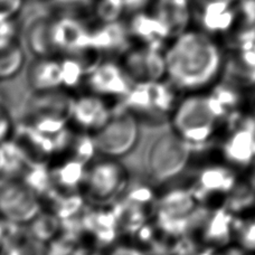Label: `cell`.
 Wrapping results in <instances>:
<instances>
[{
	"instance_id": "cell-1",
	"label": "cell",
	"mask_w": 255,
	"mask_h": 255,
	"mask_svg": "<svg viewBox=\"0 0 255 255\" xmlns=\"http://www.w3.org/2000/svg\"><path fill=\"white\" fill-rule=\"evenodd\" d=\"M166 80L178 92L207 91L222 77L225 57L220 45L204 30L188 29L165 48Z\"/></svg>"
},
{
	"instance_id": "cell-2",
	"label": "cell",
	"mask_w": 255,
	"mask_h": 255,
	"mask_svg": "<svg viewBox=\"0 0 255 255\" xmlns=\"http://www.w3.org/2000/svg\"><path fill=\"white\" fill-rule=\"evenodd\" d=\"M232 115L212 88L187 93L171 113V130L197 150L212 142L223 125L234 119Z\"/></svg>"
},
{
	"instance_id": "cell-3",
	"label": "cell",
	"mask_w": 255,
	"mask_h": 255,
	"mask_svg": "<svg viewBox=\"0 0 255 255\" xmlns=\"http://www.w3.org/2000/svg\"><path fill=\"white\" fill-rule=\"evenodd\" d=\"M177 91L167 80L133 83L122 99L124 109L136 119L151 121L156 125L170 122L171 113L177 104Z\"/></svg>"
},
{
	"instance_id": "cell-4",
	"label": "cell",
	"mask_w": 255,
	"mask_h": 255,
	"mask_svg": "<svg viewBox=\"0 0 255 255\" xmlns=\"http://www.w3.org/2000/svg\"><path fill=\"white\" fill-rule=\"evenodd\" d=\"M73 100L64 89L34 92L25 108L24 124L46 134L57 135L71 121Z\"/></svg>"
},
{
	"instance_id": "cell-5",
	"label": "cell",
	"mask_w": 255,
	"mask_h": 255,
	"mask_svg": "<svg viewBox=\"0 0 255 255\" xmlns=\"http://www.w3.org/2000/svg\"><path fill=\"white\" fill-rule=\"evenodd\" d=\"M194 150L172 130L158 136L150 148L147 165L150 176L158 183H165L176 178L183 172L193 157Z\"/></svg>"
},
{
	"instance_id": "cell-6",
	"label": "cell",
	"mask_w": 255,
	"mask_h": 255,
	"mask_svg": "<svg viewBox=\"0 0 255 255\" xmlns=\"http://www.w3.org/2000/svg\"><path fill=\"white\" fill-rule=\"evenodd\" d=\"M139 134V120L135 116L126 109L113 111L107 124L92 134L95 151L103 158H122L134 149Z\"/></svg>"
},
{
	"instance_id": "cell-7",
	"label": "cell",
	"mask_w": 255,
	"mask_h": 255,
	"mask_svg": "<svg viewBox=\"0 0 255 255\" xmlns=\"http://www.w3.org/2000/svg\"><path fill=\"white\" fill-rule=\"evenodd\" d=\"M42 212V198L19 177L0 185V218L17 226L29 225Z\"/></svg>"
},
{
	"instance_id": "cell-8",
	"label": "cell",
	"mask_w": 255,
	"mask_h": 255,
	"mask_svg": "<svg viewBox=\"0 0 255 255\" xmlns=\"http://www.w3.org/2000/svg\"><path fill=\"white\" fill-rule=\"evenodd\" d=\"M127 184L128 171L118 159L103 158L88 167L83 186L90 199L106 204L118 197Z\"/></svg>"
},
{
	"instance_id": "cell-9",
	"label": "cell",
	"mask_w": 255,
	"mask_h": 255,
	"mask_svg": "<svg viewBox=\"0 0 255 255\" xmlns=\"http://www.w3.org/2000/svg\"><path fill=\"white\" fill-rule=\"evenodd\" d=\"M223 160L239 170H248L255 163V117L236 116L230 122L221 144Z\"/></svg>"
},
{
	"instance_id": "cell-10",
	"label": "cell",
	"mask_w": 255,
	"mask_h": 255,
	"mask_svg": "<svg viewBox=\"0 0 255 255\" xmlns=\"http://www.w3.org/2000/svg\"><path fill=\"white\" fill-rule=\"evenodd\" d=\"M165 48L140 44L122 54L121 65L132 83L166 80Z\"/></svg>"
},
{
	"instance_id": "cell-11",
	"label": "cell",
	"mask_w": 255,
	"mask_h": 255,
	"mask_svg": "<svg viewBox=\"0 0 255 255\" xmlns=\"http://www.w3.org/2000/svg\"><path fill=\"white\" fill-rule=\"evenodd\" d=\"M240 180L239 169L224 160L213 162L200 169L191 189L200 202L206 204L208 199L215 197L225 198Z\"/></svg>"
},
{
	"instance_id": "cell-12",
	"label": "cell",
	"mask_w": 255,
	"mask_h": 255,
	"mask_svg": "<svg viewBox=\"0 0 255 255\" xmlns=\"http://www.w3.org/2000/svg\"><path fill=\"white\" fill-rule=\"evenodd\" d=\"M89 92L104 99H124L131 90L132 81L121 63L113 61L99 62L85 77Z\"/></svg>"
},
{
	"instance_id": "cell-13",
	"label": "cell",
	"mask_w": 255,
	"mask_h": 255,
	"mask_svg": "<svg viewBox=\"0 0 255 255\" xmlns=\"http://www.w3.org/2000/svg\"><path fill=\"white\" fill-rule=\"evenodd\" d=\"M53 36L60 55H79L93 51L91 47V29L75 17L56 18Z\"/></svg>"
},
{
	"instance_id": "cell-14",
	"label": "cell",
	"mask_w": 255,
	"mask_h": 255,
	"mask_svg": "<svg viewBox=\"0 0 255 255\" xmlns=\"http://www.w3.org/2000/svg\"><path fill=\"white\" fill-rule=\"evenodd\" d=\"M112 113L107 99L89 92L73 100L71 121L82 131L93 134L107 124Z\"/></svg>"
},
{
	"instance_id": "cell-15",
	"label": "cell",
	"mask_w": 255,
	"mask_h": 255,
	"mask_svg": "<svg viewBox=\"0 0 255 255\" xmlns=\"http://www.w3.org/2000/svg\"><path fill=\"white\" fill-rule=\"evenodd\" d=\"M194 16L202 30L208 34L225 33L231 26L241 0H190Z\"/></svg>"
},
{
	"instance_id": "cell-16",
	"label": "cell",
	"mask_w": 255,
	"mask_h": 255,
	"mask_svg": "<svg viewBox=\"0 0 255 255\" xmlns=\"http://www.w3.org/2000/svg\"><path fill=\"white\" fill-rule=\"evenodd\" d=\"M27 81L34 92L65 89L66 71L64 58L60 56L36 57L28 67Z\"/></svg>"
},
{
	"instance_id": "cell-17",
	"label": "cell",
	"mask_w": 255,
	"mask_h": 255,
	"mask_svg": "<svg viewBox=\"0 0 255 255\" xmlns=\"http://www.w3.org/2000/svg\"><path fill=\"white\" fill-rule=\"evenodd\" d=\"M236 220L238 216L224 205L212 208L199 230L200 243L211 249H221L234 243Z\"/></svg>"
},
{
	"instance_id": "cell-18",
	"label": "cell",
	"mask_w": 255,
	"mask_h": 255,
	"mask_svg": "<svg viewBox=\"0 0 255 255\" xmlns=\"http://www.w3.org/2000/svg\"><path fill=\"white\" fill-rule=\"evenodd\" d=\"M150 11L160 21L170 39L190 29L194 17L190 0H153Z\"/></svg>"
},
{
	"instance_id": "cell-19",
	"label": "cell",
	"mask_w": 255,
	"mask_h": 255,
	"mask_svg": "<svg viewBox=\"0 0 255 255\" xmlns=\"http://www.w3.org/2000/svg\"><path fill=\"white\" fill-rule=\"evenodd\" d=\"M55 19V17L49 15H37L27 22L24 46L35 57L60 56L53 36Z\"/></svg>"
},
{
	"instance_id": "cell-20",
	"label": "cell",
	"mask_w": 255,
	"mask_h": 255,
	"mask_svg": "<svg viewBox=\"0 0 255 255\" xmlns=\"http://www.w3.org/2000/svg\"><path fill=\"white\" fill-rule=\"evenodd\" d=\"M131 36L128 26L119 21L101 22L91 29V47L98 54H125L129 49Z\"/></svg>"
},
{
	"instance_id": "cell-21",
	"label": "cell",
	"mask_w": 255,
	"mask_h": 255,
	"mask_svg": "<svg viewBox=\"0 0 255 255\" xmlns=\"http://www.w3.org/2000/svg\"><path fill=\"white\" fill-rule=\"evenodd\" d=\"M127 26L131 38L139 40L140 44L163 47L166 42L171 40L160 21L151 11L140 10L133 12V17Z\"/></svg>"
},
{
	"instance_id": "cell-22",
	"label": "cell",
	"mask_w": 255,
	"mask_h": 255,
	"mask_svg": "<svg viewBox=\"0 0 255 255\" xmlns=\"http://www.w3.org/2000/svg\"><path fill=\"white\" fill-rule=\"evenodd\" d=\"M25 61V46L17 37L0 42V80L16 76Z\"/></svg>"
},
{
	"instance_id": "cell-23",
	"label": "cell",
	"mask_w": 255,
	"mask_h": 255,
	"mask_svg": "<svg viewBox=\"0 0 255 255\" xmlns=\"http://www.w3.org/2000/svg\"><path fill=\"white\" fill-rule=\"evenodd\" d=\"M234 243L245 251L255 254V216H238Z\"/></svg>"
},
{
	"instance_id": "cell-24",
	"label": "cell",
	"mask_w": 255,
	"mask_h": 255,
	"mask_svg": "<svg viewBox=\"0 0 255 255\" xmlns=\"http://www.w3.org/2000/svg\"><path fill=\"white\" fill-rule=\"evenodd\" d=\"M0 255H49L46 243L38 240H15L3 249Z\"/></svg>"
},
{
	"instance_id": "cell-25",
	"label": "cell",
	"mask_w": 255,
	"mask_h": 255,
	"mask_svg": "<svg viewBox=\"0 0 255 255\" xmlns=\"http://www.w3.org/2000/svg\"><path fill=\"white\" fill-rule=\"evenodd\" d=\"M58 218L53 214L43 215V212L30 223L34 229V239L45 243L55 236L58 229Z\"/></svg>"
},
{
	"instance_id": "cell-26",
	"label": "cell",
	"mask_w": 255,
	"mask_h": 255,
	"mask_svg": "<svg viewBox=\"0 0 255 255\" xmlns=\"http://www.w3.org/2000/svg\"><path fill=\"white\" fill-rule=\"evenodd\" d=\"M127 12L122 0H98L95 4V13L101 22L119 21Z\"/></svg>"
},
{
	"instance_id": "cell-27",
	"label": "cell",
	"mask_w": 255,
	"mask_h": 255,
	"mask_svg": "<svg viewBox=\"0 0 255 255\" xmlns=\"http://www.w3.org/2000/svg\"><path fill=\"white\" fill-rule=\"evenodd\" d=\"M13 133V125L11 115L8 108L0 100V143L8 139Z\"/></svg>"
},
{
	"instance_id": "cell-28",
	"label": "cell",
	"mask_w": 255,
	"mask_h": 255,
	"mask_svg": "<svg viewBox=\"0 0 255 255\" xmlns=\"http://www.w3.org/2000/svg\"><path fill=\"white\" fill-rule=\"evenodd\" d=\"M25 0H0V19L13 20L21 11Z\"/></svg>"
},
{
	"instance_id": "cell-29",
	"label": "cell",
	"mask_w": 255,
	"mask_h": 255,
	"mask_svg": "<svg viewBox=\"0 0 255 255\" xmlns=\"http://www.w3.org/2000/svg\"><path fill=\"white\" fill-rule=\"evenodd\" d=\"M17 37L16 36V25L13 20H2L0 19V42Z\"/></svg>"
},
{
	"instance_id": "cell-30",
	"label": "cell",
	"mask_w": 255,
	"mask_h": 255,
	"mask_svg": "<svg viewBox=\"0 0 255 255\" xmlns=\"http://www.w3.org/2000/svg\"><path fill=\"white\" fill-rule=\"evenodd\" d=\"M211 255H255V254L245 251V250L239 247L238 244L232 243L230 245H227V247L213 250Z\"/></svg>"
},
{
	"instance_id": "cell-31",
	"label": "cell",
	"mask_w": 255,
	"mask_h": 255,
	"mask_svg": "<svg viewBox=\"0 0 255 255\" xmlns=\"http://www.w3.org/2000/svg\"><path fill=\"white\" fill-rule=\"evenodd\" d=\"M110 255H145V254L143 253V251H141L140 249L132 247V245L121 244L113 249Z\"/></svg>"
},
{
	"instance_id": "cell-32",
	"label": "cell",
	"mask_w": 255,
	"mask_h": 255,
	"mask_svg": "<svg viewBox=\"0 0 255 255\" xmlns=\"http://www.w3.org/2000/svg\"><path fill=\"white\" fill-rule=\"evenodd\" d=\"M122 1L125 3L127 11L136 12L143 10V8L149 2V0H122Z\"/></svg>"
},
{
	"instance_id": "cell-33",
	"label": "cell",
	"mask_w": 255,
	"mask_h": 255,
	"mask_svg": "<svg viewBox=\"0 0 255 255\" xmlns=\"http://www.w3.org/2000/svg\"><path fill=\"white\" fill-rule=\"evenodd\" d=\"M56 3L61 4V6L65 7H77V6H83L89 0H54Z\"/></svg>"
}]
</instances>
